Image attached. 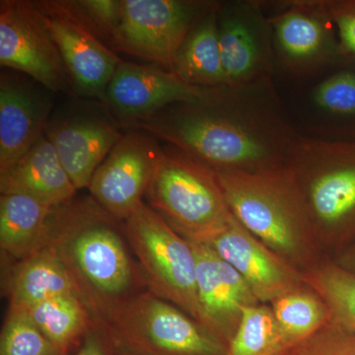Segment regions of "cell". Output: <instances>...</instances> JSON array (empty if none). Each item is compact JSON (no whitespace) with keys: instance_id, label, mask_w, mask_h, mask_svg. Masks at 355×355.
Segmentation results:
<instances>
[{"instance_id":"6da1fadb","label":"cell","mask_w":355,"mask_h":355,"mask_svg":"<svg viewBox=\"0 0 355 355\" xmlns=\"http://www.w3.org/2000/svg\"><path fill=\"white\" fill-rule=\"evenodd\" d=\"M254 88H212L196 103H177L132 123L216 172H263L287 165L298 137L250 98Z\"/></svg>"},{"instance_id":"7a4b0ae2","label":"cell","mask_w":355,"mask_h":355,"mask_svg":"<svg viewBox=\"0 0 355 355\" xmlns=\"http://www.w3.org/2000/svg\"><path fill=\"white\" fill-rule=\"evenodd\" d=\"M116 221L85 198L55 207L50 222L46 243L64 263L97 328L144 284Z\"/></svg>"},{"instance_id":"3957f363","label":"cell","mask_w":355,"mask_h":355,"mask_svg":"<svg viewBox=\"0 0 355 355\" xmlns=\"http://www.w3.org/2000/svg\"><path fill=\"white\" fill-rule=\"evenodd\" d=\"M216 175L233 216L257 239L301 272L321 261V246L288 165Z\"/></svg>"},{"instance_id":"277c9868","label":"cell","mask_w":355,"mask_h":355,"mask_svg":"<svg viewBox=\"0 0 355 355\" xmlns=\"http://www.w3.org/2000/svg\"><path fill=\"white\" fill-rule=\"evenodd\" d=\"M287 165L320 246L342 251L355 241V142L298 137Z\"/></svg>"},{"instance_id":"5b68a950","label":"cell","mask_w":355,"mask_h":355,"mask_svg":"<svg viewBox=\"0 0 355 355\" xmlns=\"http://www.w3.org/2000/svg\"><path fill=\"white\" fill-rule=\"evenodd\" d=\"M147 205L190 242L209 243L234 219L216 172L177 147L163 146Z\"/></svg>"},{"instance_id":"8992f818","label":"cell","mask_w":355,"mask_h":355,"mask_svg":"<svg viewBox=\"0 0 355 355\" xmlns=\"http://www.w3.org/2000/svg\"><path fill=\"white\" fill-rule=\"evenodd\" d=\"M98 329L114 355H227L202 324L148 291L125 301Z\"/></svg>"},{"instance_id":"52a82bcc","label":"cell","mask_w":355,"mask_h":355,"mask_svg":"<svg viewBox=\"0 0 355 355\" xmlns=\"http://www.w3.org/2000/svg\"><path fill=\"white\" fill-rule=\"evenodd\" d=\"M123 222L147 291L200 323L197 259L191 242L144 202Z\"/></svg>"},{"instance_id":"ba28073f","label":"cell","mask_w":355,"mask_h":355,"mask_svg":"<svg viewBox=\"0 0 355 355\" xmlns=\"http://www.w3.org/2000/svg\"><path fill=\"white\" fill-rule=\"evenodd\" d=\"M216 4L196 0H123L120 26L110 48L171 71L184 39Z\"/></svg>"},{"instance_id":"9c48e42d","label":"cell","mask_w":355,"mask_h":355,"mask_svg":"<svg viewBox=\"0 0 355 355\" xmlns=\"http://www.w3.org/2000/svg\"><path fill=\"white\" fill-rule=\"evenodd\" d=\"M0 64L22 72L51 92L65 91L71 84L35 2H0Z\"/></svg>"},{"instance_id":"30bf717a","label":"cell","mask_w":355,"mask_h":355,"mask_svg":"<svg viewBox=\"0 0 355 355\" xmlns=\"http://www.w3.org/2000/svg\"><path fill=\"white\" fill-rule=\"evenodd\" d=\"M57 44L74 90L105 101L106 91L121 60L96 36L71 1H36Z\"/></svg>"},{"instance_id":"8fae6325","label":"cell","mask_w":355,"mask_h":355,"mask_svg":"<svg viewBox=\"0 0 355 355\" xmlns=\"http://www.w3.org/2000/svg\"><path fill=\"white\" fill-rule=\"evenodd\" d=\"M163 146L150 133L130 130L103 161L88 189L109 216L125 221L144 202Z\"/></svg>"},{"instance_id":"7c38bea8","label":"cell","mask_w":355,"mask_h":355,"mask_svg":"<svg viewBox=\"0 0 355 355\" xmlns=\"http://www.w3.org/2000/svg\"><path fill=\"white\" fill-rule=\"evenodd\" d=\"M270 26L258 2L220 4L218 39L228 87L265 84L272 67Z\"/></svg>"},{"instance_id":"4fadbf2b","label":"cell","mask_w":355,"mask_h":355,"mask_svg":"<svg viewBox=\"0 0 355 355\" xmlns=\"http://www.w3.org/2000/svg\"><path fill=\"white\" fill-rule=\"evenodd\" d=\"M268 23L280 62L295 73L320 69L340 55L324 0L286 2Z\"/></svg>"},{"instance_id":"5bb4252c","label":"cell","mask_w":355,"mask_h":355,"mask_svg":"<svg viewBox=\"0 0 355 355\" xmlns=\"http://www.w3.org/2000/svg\"><path fill=\"white\" fill-rule=\"evenodd\" d=\"M211 89L189 85L170 70L121 60L105 102L123 123L132 125L170 105L202 101Z\"/></svg>"},{"instance_id":"9a60e30c","label":"cell","mask_w":355,"mask_h":355,"mask_svg":"<svg viewBox=\"0 0 355 355\" xmlns=\"http://www.w3.org/2000/svg\"><path fill=\"white\" fill-rule=\"evenodd\" d=\"M191 244L197 259L200 324L228 347L245 308L261 302L242 275L209 244Z\"/></svg>"},{"instance_id":"2e32d148","label":"cell","mask_w":355,"mask_h":355,"mask_svg":"<svg viewBox=\"0 0 355 355\" xmlns=\"http://www.w3.org/2000/svg\"><path fill=\"white\" fill-rule=\"evenodd\" d=\"M242 275L263 304L307 286L303 272L282 260L234 217L230 225L207 243Z\"/></svg>"},{"instance_id":"e0dca14e","label":"cell","mask_w":355,"mask_h":355,"mask_svg":"<svg viewBox=\"0 0 355 355\" xmlns=\"http://www.w3.org/2000/svg\"><path fill=\"white\" fill-rule=\"evenodd\" d=\"M36 81L2 72L0 78V174L42 137L50 123L53 100ZM46 89V88H44Z\"/></svg>"},{"instance_id":"ac0fdd59","label":"cell","mask_w":355,"mask_h":355,"mask_svg":"<svg viewBox=\"0 0 355 355\" xmlns=\"http://www.w3.org/2000/svg\"><path fill=\"white\" fill-rule=\"evenodd\" d=\"M46 135L77 190L88 188L96 170L123 137L113 121L90 112L50 121Z\"/></svg>"},{"instance_id":"d6986e66","label":"cell","mask_w":355,"mask_h":355,"mask_svg":"<svg viewBox=\"0 0 355 355\" xmlns=\"http://www.w3.org/2000/svg\"><path fill=\"white\" fill-rule=\"evenodd\" d=\"M77 191L46 135L12 167L0 174L1 193H25L53 207L72 202Z\"/></svg>"},{"instance_id":"ffe728a7","label":"cell","mask_w":355,"mask_h":355,"mask_svg":"<svg viewBox=\"0 0 355 355\" xmlns=\"http://www.w3.org/2000/svg\"><path fill=\"white\" fill-rule=\"evenodd\" d=\"M55 207L25 193L0 196V248L21 261L48 242L50 222Z\"/></svg>"},{"instance_id":"44dd1931","label":"cell","mask_w":355,"mask_h":355,"mask_svg":"<svg viewBox=\"0 0 355 355\" xmlns=\"http://www.w3.org/2000/svg\"><path fill=\"white\" fill-rule=\"evenodd\" d=\"M9 308L29 310L49 299L76 293L64 263L50 244L19 261L8 280Z\"/></svg>"},{"instance_id":"7402d4cb","label":"cell","mask_w":355,"mask_h":355,"mask_svg":"<svg viewBox=\"0 0 355 355\" xmlns=\"http://www.w3.org/2000/svg\"><path fill=\"white\" fill-rule=\"evenodd\" d=\"M220 3L184 39L173 60L171 71L189 85L200 88L227 86L218 39Z\"/></svg>"},{"instance_id":"603a6c76","label":"cell","mask_w":355,"mask_h":355,"mask_svg":"<svg viewBox=\"0 0 355 355\" xmlns=\"http://www.w3.org/2000/svg\"><path fill=\"white\" fill-rule=\"evenodd\" d=\"M26 311L42 333L67 355L80 345L93 326L87 308L76 293L49 299Z\"/></svg>"},{"instance_id":"cb8c5ba5","label":"cell","mask_w":355,"mask_h":355,"mask_svg":"<svg viewBox=\"0 0 355 355\" xmlns=\"http://www.w3.org/2000/svg\"><path fill=\"white\" fill-rule=\"evenodd\" d=\"M270 306L282 335L292 347L330 323L328 306L308 286L282 296Z\"/></svg>"},{"instance_id":"d4e9b609","label":"cell","mask_w":355,"mask_h":355,"mask_svg":"<svg viewBox=\"0 0 355 355\" xmlns=\"http://www.w3.org/2000/svg\"><path fill=\"white\" fill-rule=\"evenodd\" d=\"M303 277L328 306L331 323L355 331V275L335 261H326L306 270Z\"/></svg>"},{"instance_id":"484cf974","label":"cell","mask_w":355,"mask_h":355,"mask_svg":"<svg viewBox=\"0 0 355 355\" xmlns=\"http://www.w3.org/2000/svg\"><path fill=\"white\" fill-rule=\"evenodd\" d=\"M292 349L275 320L272 306H249L229 343L227 355H287Z\"/></svg>"},{"instance_id":"4316f807","label":"cell","mask_w":355,"mask_h":355,"mask_svg":"<svg viewBox=\"0 0 355 355\" xmlns=\"http://www.w3.org/2000/svg\"><path fill=\"white\" fill-rule=\"evenodd\" d=\"M0 355H67L46 338L29 313L10 309L0 336Z\"/></svg>"},{"instance_id":"83f0119b","label":"cell","mask_w":355,"mask_h":355,"mask_svg":"<svg viewBox=\"0 0 355 355\" xmlns=\"http://www.w3.org/2000/svg\"><path fill=\"white\" fill-rule=\"evenodd\" d=\"M313 102L326 113L354 116L355 72H338L324 79L313 91Z\"/></svg>"},{"instance_id":"f1b7e54d","label":"cell","mask_w":355,"mask_h":355,"mask_svg":"<svg viewBox=\"0 0 355 355\" xmlns=\"http://www.w3.org/2000/svg\"><path fill=\"white\" fill-rule=\"evenodd\" d=\"M71 2L88 27L110 48L120 26L123 0H78Z\"/></svg>"},{"instance_id":"f546056e","label":"cell","mask_w":355,"mask_h":355,"mask_svg":"<svg viewBox=\"0 0 355 355\" xmlns=\"http://www.w3.org/2000/svg\"><path fill=\"white\" fill-rule=\"evenodd\" d=\"M287 355H355V331L330 322Z\"/></svg>"},{"instance_id":"4dcf8cb0","label":"cell","mask_w":355,"mask_h":355,"mask_svg":"<svg viewBox=\"0 0 355 355\" xmlns=\"http://www.w3.org/2000/svg\"><path fill=\"white\" fill-rule=\"evenodd\" d=\"M324 4L338 30L340 55H355V0H324Z\"/></svg>"},{"instance_id":"1f68e13d","label":"cell","mask_w":355,"mask_h":355,"mask_svg":"<svg viewBox=\"0 0 355 355\" xmlns=\"http://www.w3.org/2000/svg\"><path fill=\"white\" fill-rule=\"evenodd\" d=\"M69 355H114L102 331L94 324L84 336L76 352Z\"/></svg>"},{"instance_id":"d6a6232c","label":"cell","mask_w":355,"mask_h":355,"mask_svg":"<svg viewBox=\"0 0 355 355\" xmlns=\"http://www.w3.org/2000/svg\"><path fill=\"white\" fill-rule=\"evenodd\" d=\"M335 261L345 270L355 275V241L343 249Z\"/></svg>"}]
</instances>
